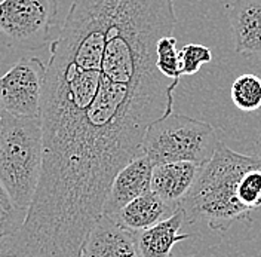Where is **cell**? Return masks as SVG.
I'll list each match as a JSON object with an SVG mask.
<instances>
[{
    "label": "cell",
    "instance_id": "6da1fadb",
    "mask_svg": "<svg viewBox=\"0 0 261 257\" xmlns=\"http://www.w3.org/2000/svg\"><path fill=\"white\" fill-rule=\"evenodd\" d=\"M177 26L174 0H73L50 42L40 121V191L104 204L114 176L143 155L147 129L172 113L179 82L156 65Z\"/></svg>",
    "mask_w": 261,
    "mask_h": 257
},
{
    "label": "cell",
    "instance_id": "7a4b0ae2",
    "mask_svg": "<svg viewBox=\"0 0 261 257\" xmlns=\"http://www.w3.org/2000/svg\"><path fill=\"white\" fill-rule=\"evenodd\" d=\"M260 165L261 158L238 153L220 142L179 202L178 208L184 211L186 222H203L212 230L227 232L236 222L249 220L251 213L239 204L236 189L241 177Z\"/></svg>",
    "mask_w": 261,
    "mask_h": 257
},
{
    "label": "cell",
    "instance_id": "3957f363",
    "mask_svg": "<svg viewBox=\"0 0 261 257\" xmlns=\"http://www.w3.org/2000/svg\"><path fill=\"white\" fill-rule=\"evenodd\" d=\"M43 163L40 116L3 112L0 121V181L18 207L30 208Z\"/></svg>",
    "mask_w": 261,
    "mask_h": 257
},
{
    "label": "cell",
    "instance_id": "277c9868",
    "mask_svg": "<svg viewBox=\"0 0 261 257\" xmlns=\"http://www.w3.org/2000/svg\"><path fill=\"white\" fill-rule=\"evenodd\" d=\"M218 143L217 131L211 124L172 112L147 129L143 153L153 165L192 162L203 167Z\"/></svg>",
    "mask_w": 261,
    "mask_h": 257
},
{
    "label": "cell",
    "instance_id": "5b68a950",
    "mask_svg": "<svg viewBox=\"0 0 261 257\" xmlns=\"http://www.w3.org/2000/svg\"><path fill=\"white\" fill-rule=\"evenodd\" d=\"M57 0H0L2 43L22 51L43 48L57 22Z\"/></svg>",
    "mask_w": 261,
    "mask_h": 257
},
{
    "label": "cell",
    "instance_id": "8992f818",
    "mask_svg": "<svg viewBox=\"0 0 261 257\" xmlns=\"http://www.w3.org/2000/svg\"><path fill=\"white\" fill-rule=\"evenodd\" d=\"M46 65L37 57H22L0 76V104L3 112L36 118L40 116Z\"/></svg>",
    "mask_w": 261,
    "mask_h": 257
},
{
    "label": "cell",
    "instance_id": "52a82bcc",
    "mask_svg": "<svg viewBox=\"0 0 261 257\" xmlns=\"http://www.w3.org/2000/svg\"><path fill=\"white\" fill-rule=\"evenodd\" d=\"M153 163L146 155H140L129 161L114 176L107 195L102 216H114L135 198L144 195L151 184Z\"/></svg>",
    "mask_w": 261,
    "mask_h": 257
},
{
    "label": "cell",
    "instance_id": "ba28073f",
    "mask_svg": "<svg viewBox=\"0 0 261 257\" xmlns=\"http://www.w3.org/2000/svg\"><path fill=\"white\" fill-rule=\"evenodd\" d=\"M82 257H141L135 233L120 226L113 217L101 216L91 229Z\"/></svg>",
    "mask_w": 261,
    "mask_h": 257
},
{
    "label": "cell",
    "instance_id": "9c48e42d",
    "mask_svg": "<svg viewBox=\"0 0 261 257\" xmlns=\"http://www.w3.org/2000/svg\"><path fill=\"white\" fill-rule=\"evenodd\" d=\"M234 51L261 58V0H233L226 6Z\"/></svg>",
    "mask_w": 261,
    "mask_h": 257
},
{
    "label": "cell",
    "instance_id": "30bf717a",
    "mask_svg": "<svg viewBox=\"0 0 261 257\" xmlns=\"http://www.w3.org/2000/svg\"><path fill=\"white\" fill-rule=\"evenodd\" d=\"M202 167L192 162H165L153 167L150 189L165 202L178 208L179 202L190 191Z\"/></svg>",
    "mask_w": 261,
    "mask_h": 257
},
{
    "label": "cell",
    "instance_id": "8fae6325",
    "mask_svg": "<svg viewBox=\"0 0 261 257\" xmlns=\"http://www.w3.org/2000/svg\"><path fill=\"white\" fill-rule=\"evenodd\" d=\"M186 223V214L177 208L165 220L135 233L137 248L141 257H171L178 242L189 240L190 233H179Z\"/></svg>",
    "mask_w": 261,
    "mask_h": 257
},
{
    "label": "cell",
    "instance_id": "7c38bea8",
    "mask_svg": "<svg viewBox=\"0 0 261 257\" xmlns=\"http://www.w3.org/2000/svg\"><path fill=\"white\" fill-rule=\"evenodd\" d=\"M175 209V207L165 202L159 195H156L153 191H148L130 201L128 205H125L112 217L125 229L137 233L165 220Z\"/></svg>",
    "mask_w": 261,
    "mask_h": 257
},
{
    "label": "cell",
    "instance_id": "4fadbf2b",
    "mask_svg": "<svg viewBox=\"0 0 261 257\" xmlns=\"http://www.w3.org/2000/svg\"><path fill=\"white\" fill-rule=\"evenodd\" d=\"M230 97L233 104L242 112H255L261 107V78L252 73L241 75L233 82Z\"/></svg>",
    "mask_w": 261,
    "mask_h": 257
},
{
    "label": "cell",
    "instance_id": "5bb4252c",
    "mask_svg": "<svg viewBox=\"0 0 261 257\" xmlns=\"http://www.w3.org/2000/svg\"><path fill=\"white\" fill-rule=\"evenodd\" d=\"M156 65L158 70L165 78L171 81L179 82L181 67H179V54L177 49V39L174 36H163L156 46Z\"/></svg>",
    "mask_w": 261,
    "mask_h": 257
},
{
    "label": "cell",
    "instance_id": "9a60e30c",
    "mask_svg": "<svg viewBox=\"0 0 261 257\" xmlns=\"http://www.w3.org/2000/svg\"><path fill=\"white\" fill-rule=\"evenodd\" d=\"M236 196L239 204L249 213L261 208V165L248 170L241 177Z\"/></svg>",
    "mask_w": 261,
    "mask_h": 257
},
{
    "label": "cell",
    "instance_id": "2e32d148",
    "mask_svg": "<svg viewBox=\"0 0 261 257\" xmlns=\"http://www.w3.org/2000/svg\"><path fill=\"white\" fill-rule=\"evenodd\" d=\"M27 217V209L18 207L0 181V238L16 232Z\"/></svg>",
    "mask_w": 261,
    "mask_h": 257
},
{
    "label": "cell",
    "instance_id": "e0dca14e",
    "mask_svg": "<svg viewBox=\"0 0 261 257\" xmlns=\"http://www.w3.org/2000/svg\"><path fill=\"white\" fill-rule=\"evenodd\" d=\"M179 67L182 76H192L200 70L203 64L212 60L211 49L200 43H187L178 51Z\"/></svg>",
    "mask_w": 261,
    "mask_h": 257
},
{
    "label": "cell",
    "instance_id": "ac0fdd59",
    "mask_svg": "<svg viewBox=\"0 0 261 257\" xmlns=\"http://www.w3.org/2000/svg\"><path fill=\"white\" fill-rule=\"evenodd\" d=\"M2 114H3V109H2V104H0V121H2Z\"/></svg>",
    "mask_w": 261,
    "mask_h": 257
},
{
    "label": "cell",
    "instance_id": "d6986e66",
    "mask_svg": "<svg viewBox=\"0 0 261 257\" xmlns=\"http://www.w3.org/2000/svg\"><path fill=\"white\" fill-rule=\"evenodd\" d=\"M184 257H193V256H184Z\"/></svg>",
    "mask_w": 261,
    "mask_h": 257
},
{
    "label": "cell",
    "instance_id": "ffe728a7",
    "mask_svg": "<svg viewBox=\"0 0 261 257\" xmlns=\"http://www.w3.org/2000/svg\"><path fill=\"white\" fill-rule=\"evenodd\" d=\"M0 257H5V256H0Z\"/></svg>",
    "mask_w": 261,
    "mask_h": 257
}]
</instances>
